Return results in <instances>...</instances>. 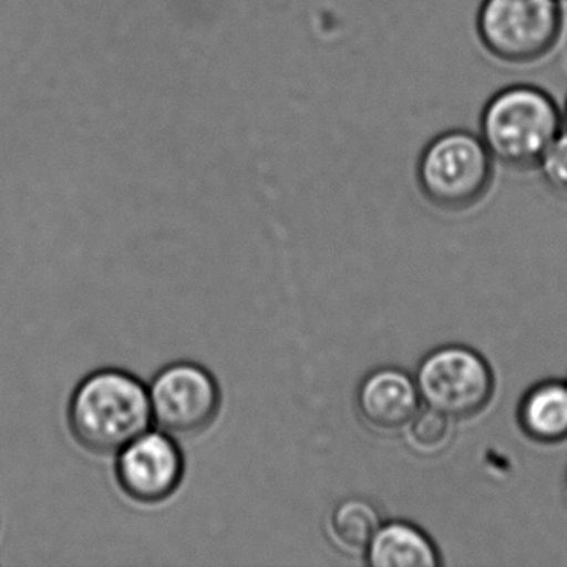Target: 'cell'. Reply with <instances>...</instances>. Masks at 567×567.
I'll return each mask as SVG.
<instances>
[{
  "instance_id": "obj_1",
  "label": "cell",
  "mask_w": 567,
  "mask_h": 567,
  "mask_svg": "<svg viewBox=\"0 0 567 567\" xmlns=\"http://www.w3.org/2000/svg\"><path fill=\"white\" fill-rule=\"evenodd\" d=\"M69 424L85 450L117 454L151 427L148 390L125 371H95L75 390L69 406Z\"/></svg>"
},
{
  "instance_id": "obj_2",
  "label": "cell",
  "mask_w": 567,
  "mask_h": 567,
  "mask_svg": "<svg viewBox=\"0 0 567 567\" xmlns=\"http://www.w3.org/2000/svg\"><path fill=\"white\" fill-rule=\"evenodd\" d=\"M563 122L559 107L546 91L511 85L484 105L480 137L494 161L509 167H533L559 137Z\"/></svg>"
},
{
  "instance_id": "obj_3",
  "label": "cell",
  "mask_w": 567,
  "mask_h": 567,
  "mask_svg": "<svg viewBox=\"0 0 567 567\" xmlns=\"http://www.w3.org/2000/svg\"><path fill=\"white\" fill-rule=\"evenodd\" d=\"M493 161L480 135L467 131L444 132L421 154L417 182L437 207L460 210L483 197L493 177Z\"/></svg>"
},
{
  "instance_id": "obj_4",
  "label": "cell",
  "mask_w": 567,
  "mask_h": 567,
  "mask_svg": "<svg viewBox=\"0 0 567 567\" xmlns=\"http://www.w3.org/2000/svg\"><path fill=\"white\" fill-rule=\"evenodd\" d=\"M484 48L506 62H533L559 39V0H483L476 21Z\"/></svg>"
},
{
  "instance_id": "obj_5",
  "label": "cell",
  "mask_w": 567,
  "mask_h": 567,
  "mask_svg": "<svg viewBox=\"0 0 567 567\" xmlns=\"http://www.w3.org/2000/svg\"><path fill=\"white\" fill-rule=\"evenodd\" d=\"M421 403L464 420L481 413L494 393V374L477 351L461 344H446L427 353L416 371Z\"/></svg>"
},
{
  "instance_id": "obj_6",
  "label": "cell",
  "mask_w": 567,
  "mask_h": 567,
  "mask_svg": "<svg viewBox=\"0 0 567 567\" xmlns=\"http://www.w3.org/2000/svg\"><path fill=\"white\" fill-rule=\"evenodd\" d=\"M152 423L174 437H194L207 431L220 410L217 381L200 364L174 363L152 381Z\"/></svg>"
},
{
  "instance_id": "obj_7",
  "label": "cell",
  "mask_w": 567,
  "mask_h": 567,
  "mask_svg": "<svg viewBox=\"0 0 567 567\" xmlns=\"http://www.w3.org/2000/svg\"><path fill=\"white\" fill-rule=\"evenodd\" d=\"M117 454V481L132 499L162 503L181 486L184 456L171 434L147 430Z\"/></svg>"
},
{
  "instance_id": "obj_8",
  "label": "cell",
  "mask_w": 567,
  "mask_h": 567,
  "mask_svg": "<svg viewBox=\"0 0 567 567\" xmlns=\"http://www.w3.org/2000/svg\"><path fill=\"white\" fill-rule=\"evenodd\" d=\"M420 408L416 381L400 368H378L358 386V413L378 433L404 430Z\"/></svg>"
},
{
  "instance_id": "obj_9",
  "label": "cell",
  "mask_w": 567,
  "mask_h": 567,
  "mask_svg": "<svg viewBox=\"0 0 567 567\" xmlns=\"http://www.w3.org/2000/svg\"><path fill=\"white\" fill-rule=\"evenodd\" d=\"M363 554L371 567L441 566L440 553L431 537L406 520L381 524Z\"/></svg>"
},
{
  "instance_id": "obj_10",
  "label": "cell",
  "mask_w": 567,
  "mask_h": 567,
  "mask_svg": "<svg viewBox=\"0 0 567 567\" xmlns=\"http://www.w3.org/2000/svg\"><path fill=\"white\" fill-rule=\"evenodd\" d=\"M517 423L536 443L556 444L567 440V383L560 380L540 381L526 391Z\"/></svg>"
},
{
  "instance_id": "obj_11",
  "label": "cell",
  "mask_w": 567,
  "mask_h": 567,
  "mask_svg": "<svg viewBox=\"0 0 567 567\" xmlns=\"http://www.w3.org/2000/svg\"><path fill=\"white\" fill-rule=\"evenodd\" d=\"M381 526L378 507L364 497H347L330 514V533L347 553H364Z\"/></svg>"
},
{
  "instance_id": "obj_12",
  "label": "cell",
  "mask_w": 567,
  "mask_h": 567,
  "mask_svg": "<svg viewBox=\"0 0 567 567\" xmlns=\"http://www.w3.org/2000/svg\"><path fill=\"white\" fill-rule=\"evenodd\" d=\"M453 434L451 417L431 408H420L408 423L406 437L417 453L434 454L443 451Z\"/></svg>"
},
{
  "instance_id": "obj_13",
  "label": "cell",
  "mask_w": 567,
  "mask_h": 567,
  "mask_svg": "<svg viewBox=\"0 0 567 567\" xmlns=\"http://www.w3.org/2000/svg\"><path fill=\"white\" fill-rule=\"evenodd\" d=\"M544 182L560 197L567 198V132H560L559 137L544 152L537 162Z\"/></svg>"
},
{
  "instance_id": "obj_14",
  "label": "cell",
  "mask_w": 567,
  "mask_h": 567,
  "mask_svg": "<svg viewBox=\"0 0 567 567\" xmlns=\"http://www.w3.org/2000/svg\"><path fill=\"white\" fill-rule=\"evenodd\" d=\"M564 118H566V124H567V105H566V115H564Z\"/></svg>"
},
{
  "instance_id": "obj_15",
  "label": "cell",
  "mask_w": 567,
  "mask_h": 567,
  "mask_svg": "<svg viewBox=\"0 0 567 567\" xmlns=\"http://www.w3.org/2000/svg\"><path fill=\"white\" fill-rule=\"evenodd\" d=\"M566 491H567V474H566Z\"/></svg>"
}]
</instances>
